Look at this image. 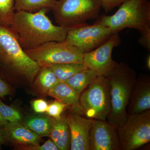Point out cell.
<instances>
[{
	"instance_id": "cell-6",
	"label": "cell",
	"mask_w": 150,
	"mask_h": 150,
	"mask_svg": "<svg viewBox=\"0 0 150 150\" xmlns=\"http://www.w3.org/2000/svg\"><path fill=\"white\" fill-rule=\"evenodd\" d=\"M86 88L80 95L77 108L82 110L88 118L106 121L111 108L110 86L107 79L98 76Z\"/></svg>"
},
{
	"instance_id": "cell-31",
	"label": "cell",
	"mask_w": 150,
	"mask_h": 150,
	"mask_svg": "<svg viewBox=\"0 0 150 150\" xmlns=\"http://www.w3.org/2000/svg\"><path fill=\"white\" fill-rule=\"evenodd\" d=\"M8 123V122L3 117L2 115L0 112V126L3 127Z\"/></svg>"
},
{
	"instance_id": "cell-14",
	"label": "cell",
	"mask_w": 150,
	"mask_h": 150,
	"mask_svg": "<svg viewBox=\"0 0 150 150\" xmlns=\"http://www.w3.org/2000/svg\"><path fill=\"white\" fill-rule=\"evenodd\" d=\"M7 144L14 146L39 144L41 137L20 122H8L3 126Z\"/></svg>"
},
{
	"instance_id": "cell-29",
	"label": "cell",
	"mask_w": 150,
	"mask_h": 150,
	"mask_svg": "<svg viewBox=\"0 0 150 150\" xmlns=\"http://www.w3.org/2000/svg\"><path fill=\"white\" fill-rule=\"evenodd\" d=\"M139 43L146 48L148 51H150V35H144L141 34L139 38Z\"/></svg>"
},
{
	"instance_id": "cell-27",
	"label": "cell",
	"mask_w": 150,
	"mask_h": 150,
	"mask_svg": "<svg viewBox=\"0 0 150 150\" xmlns=\"http://www.w3.org/2000/svg\"><path fill=\"white\" fill-rule=\"evenodd\" d=\"M32 105L33 108L35 112L42 113L46 112L48 104L44 100L39 99L34 100Z\"/></svg>"
},
{
	"instance_id": "cell-8",
	"label": "cell",
	"mask_w": 150,
	"mask_h": 150,
	"mask_svg": "<svg viewBox=\"0 0 150 150\" xmlns=\"http://www.w3.org/2000/svg\"><path fill=\"white\" fill-rule=\"evenodd\" d=\"M120 149H137L150 142V110L129 114L117 129Z\"/></svg>"
},
{
	"instance_id": "cell-21",
	"label": "cell",
	"mask_w": 150,
	"mask_h": 150,
	"mask_svg": "<svg viewBox=\"0 0 150 150\" xmlns=\"http://www.w3.org/2000/svg\"><path fill=\"white\" fill-rule=\"evenodd\" d=\"M48 67L52 70L60 82H64L77 73L88 69L83 63H76L59 64Z\"/></svg>"
},
{
	"instance_id": "cell-16",
	"label": "cell",
	"mask_w": 150,
	"mask_h": 150,
	"mask_svg": "<svg viewBox=\"0 0 150 150\" xmlns=\"http://www.w3.org/2000/svg\"><path fill=\"white\" fill-rule=\"evenodd\" d=\"M48 95L67 105L72 106L74 108L79 106V95L64 82H59L56 84L50 90Z\"/></svg>"
},
{
	"instance_id": "cell-20",
	"label": "cell",
	"mask_w": 150,
	"mask_h": 150,
	"mask_svg": "<svg viewBox=\"0 0 150 150\" xmlns=\"http://www.w3.org/2000/svg\"><path fill=\"white\" fill-rule=\"evenodd\" d=\"M57 0H14L16 11L35 12L43 9L52 11Z\"/></svg>"
},
{
	"instance_id": "cell-30",
	"label": "cell",
	"mask_w": 150,
	"mask_h": 150,
	"mask_svg": "<svg viewBox=\"0 0 150 150\" xmlns=\"http://www.w3.org/2000/svg\"><path fill=\"white\" fill-rule=\"evenodd\" d=\"M6 144V141L3 127L0 126V145H4Z\"/></svg>"
},
{
	"instance_id": "cell-17",
	"label": "cell",
	"mask_w": 150,
	"mask_h": 150,
	"mask_svg": "<svg viewBox=\"0 0 150 150\" xmlns=\"http://www.w3.org/2000/svg\"><path fill=\"white\" fill-rule=\"evenodd\" d=\"M23 125L40 137H48L52 123L49 115H33L25 119Z\"/></svg>"
},
{
	"instance_id": "cell-7",
	"label": "cell",
	"mask_w": 150,
	"mask_h": 150,
	"mask_svg": "<svg viewBox=\"0 0 150 150\" xmlns=\"http://www.w3.org/2000/svg\"><path fill=\"white\" fill-rule=\"evenodd\" d=\"M24 51L40 67L64 63H83V54L77 48L64 42L51 41Z\"/></svg>"
},
{
	"instance_id": "cell-25",
	"label": "cell",
	"mask_w": 150,
	"mask_h": 150,
	"mask_svg": "<svg viewBox=\"0 0 150 150\" xmlns=\"http://www.w3.org/2000/svg\"><path fill=\"white\" fill-rule=\"evenodd\" d=\"M67 106L66 105L56 99L48 105L46 112L48 115L52 118H60L62 117V112Z\"/></svg>"
},
{
	"instance_id": "cell-9",
	"label": "cell",
	"mask_w": 150,
	"mask_h": 150,
	"mask_svg": "<svg viewBox=\"0 0 150 150\" xmlns=\"http://www.w3.org/2000/svg\"><path fill=\"white\" fill-rule=\"evenodd\" d=\"M113 34L110 28L103 25L86 23L69 29L63 42L74 46L84 54L102 45Z\"/></svg>"
},
{
	"instance_id": "cell-4",
	"label": "cell",
	"mask_w": 150,
	"mask_h": 150,
	"mask_svg": "<svg viewBox=\"0 0 150 150\" xmlns=\"http://www.w3.org/2000/svg\"><path fill=\"white\" fill-rule=\"evenodd\" d=\"M111 16H100L94 23L110 28L113 33L126 28L139 30L142 35H150V2L149 0H127Z\"/></svg>"
},
{
	"instance_id": "cell-5",
	"label": "cell",
	"mask_w": 150,
	"mask_h": 150,
	"mask_svg": "<svg viewBox=\"0 0 150 150\" xmlns=\"http://www.w3.org/2000/svg\"><path fill=\"white\" fill-rule=\"evenodd\" d=\"M102 3V0H59L52 11L58 25L69 30L97 19Z\"/></svg>"
},
{
	"instance_id": "cell-3",
	"label": "cell",
	"mask_w": 150,
	"mask_h": 150,
	"mask_svg": "<svg viewBox=\"0 0 150 150\" xmlns=\"http://www.w3.org/2000/svg\"><path fill=\"white\" fill-rule=\"evenodd\" d=\"M40 67L30 58L9 27L0 25V76L15 75L32 83Z\"/></svg>"
},
{
	"instance_id": "cell-15",
	"label": "cell",
	"mask_w": 150,
	"mask_h": 150,
	"mask_svg": "<svg viewBox=\"0 0 150 150\" xmlns=\"http://www.w3.org/2000/svg\"><path fill=\"white\" fill-rule=\"evenodd\" d=\"M51 118L52 125L49 137L59 150H68L71 148V134L66 118Z\"/></svg>"
},
{
	"instance_id": "cell-13",
	"label": "cell",
	"mask_w": 150,
	"mask_h": 150,
	"mask_svg": "<svg viewBox=\"0 0 150 150\" xmlns=\"http://www.w3.org/2000/svg\"><path fill=\"white\" fill-rule=\"evenodd\" d=\"M129 104V114H138L150 108V77L140 74L137 78Z\"/></svg>"
},
{
	"instance_id": "cell-32",
	"label": "cell",
	"mask_w": 150,
	"mask_h": 150,
	"mask_svg": "<svg viewBox=\"0 0 150 150\" xmlns=\"http://www.w3.org/2000/svg\"><path fill=\"white\" fill-rule=\"evenodd\" d=\"M146 68H147L148 69H150V55H149V56L147 57L146 59Z\"/></svg>"
},
{
	"instance_id": "cell-12",
	"label": "cell",
	"mask_w": 150,
	"mask_h": 150,
	"mask_svg": "<svg viewBox=\"0 0 150 150\" xmlns=\"http://www.w3.org/2000/svg\"><path fill=\"white\" fill-rule=\"evenodd\" d=\"M65 118L71 134L70 149L90 150V132L93 119L84 118L75 113H69Z\"/></svg>"
},
{
	"instance_id": "cell-26",
	"label": "cell",
	"mask_w": 150,
	"mask_h": 150,
	"mask_svg": "<svg viewBox=\"0 0 150 150\" xmlns=\"http://www.w3.org/2000/svg\"><path fill=\"white\" fill-rule=\"evenodd\" d=\"M127 0H102V8L108 13Z\"/></svg>"
},
{
	"instance_id": "cell-24",
	"label": "cell",
	"mask_w": 150,
	"mask_h": 150,
	"mask_svg": "<svg viewBox=\"0 0 150 150\" xmlns=\"http://www.w3.org/2000/svg\"><path fill=\"white\" fill-rule=\"evenodd\" d=\"M15 149L20 150H59L57 146L51 139L46 141L42 145H28L14 146Z\"/></svg>"
},
{
	"instance_id": "cell-1",
	"label": "cell",
	"mask_w": 150,
	"mask_h": 150,
	"mask_svg": "<svg viewBox=\"0 0 150 150\" xmlns=\"http://www.w3.org/2000/svg\"><path fill=\"white\" fill-rule=\"evenodd\" d=\"M46 9L35 12L16 11L10 28L24 50H29L51 41L63 42L69 30L54 25Z\"/></svg>"
},
{
	"instance_id": "cell-22",
	"label": "cell",
	"mask_w": 150,
	"mask_h": 150,
	"mask_svg": "<svg viewBox=\"0 0 150 150\" xmlns=\"http://www.w3.org/2000/svg\"><path fill=\"white\" fill-rule=\"evenodd\" d=\"M15 11L14 0H0V25L10 27Z\"/></svg>"
},
{
	"instance_id": "cell-19",
	"label": "cell",
	"mask_w": 150,
	"mask_h": 150,
	"mask_svg": "<svg viewBox=\"0 0 150 150\" xmlns=\"http://www.w3.org/2000/svg\"><path fill=\"white\" fill-rule=\"evenodd\" d=\"M35 79L34 85L35 88L43 95H48L50 90L60 82L52 70L48 67H40Z\"/></svg>"
},
{
	"instance_id": "cell-18",
	"label": "cell",
	"mask_w": 150,
	"mask_h": 150,
	"mask_svg": "<svg viewBox=\"0 0 150 150\" xmlns=\"http://www.w3.org/2000/svg\"><path fill=\"white\" fill-rule=\"evenodd\" d=\"M97 77L94 71L87 69L77 73L64 82L70 86L78 94L80 95L84 90Z\"/></svg>"
},
{
	"instance_id": "cell-23",
	"label": "cell",
	"mask_w": 150,
	"mask_h": 150,
	"mask_svg": "<svg viewBox=\"0 0 150 150\" xmlns=\"http://www.w3.org/2000/svg\"><path fill=\"white\" fill-rule=\"evenodd\" d=\"M0 112L8 122H20L22 116L17 109L7 105L0 99Z\"/></svg>"
},
{
	"instance_id": "cell-11",
	"label": "cell",
	"mask_w": 150,
	"mask_h": 150,
	"mask_svg": "<svg viewBox=\"0 0 150 150\" xmlns=\"http://www.w3.org/2000/svg\"><path fill=\"white\" fill-rule=\"evenodd\" d=\"M117 129L102 120H93L89 135L90 150H120Z\"/></svg>"
},
{
	"instance_id": "cell-28",
	"label": "cell",
	"mask_w": 150,
	"mask_h": 150,
	"mask_svg": "<svg viewBox=\"0 0 150 150\" xmlns=\"http://www.w3.org/2000/svg\"><path fill=\"white\" fill-rule=\"evenodd\" d=\"M11 93L8 84L0 76V98H4Z\"/></svg>"
},
{
	"instance_id": "cell-2",
	"label": "cell",
	"mask_w": 150,
	"mask_h": 150,
	"mask_svg": "<svg viewBox=\"0 0 150 150\" xmlns=\"http://www.w3.org/2000/svg\"><path fill=\"white\" fill-rule=\"evenodd\" d=\"M105 77L109 83L111 97V111L108 122L117 129L127 118L126 109L136 84L137 74L124 62H116Z\"/></svg>"
},
{
	"instance_id": "cell-10",
	"label": "cell",
	"mask_w": 150,
	"mask_h": 150,
	"mask_svg": "<svg viewBox=\"0 0 150 150\" xmlns=\"http://www.w3.org/2000/svg\"><path fill=\"white\" fill-rule=\"evenodd\" d=\"M121 43L118 33H113L102 45L83 54V64L88 69L94 71L98 76H105L116 64L112 59V51Z\"/></svg>"
}]
</instances>
